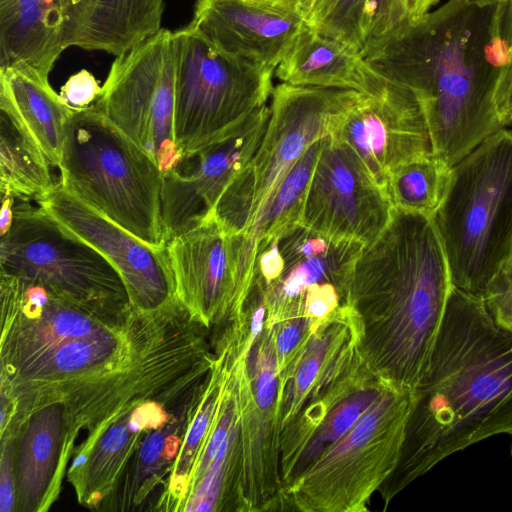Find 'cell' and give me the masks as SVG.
I'll return each instance as SVG.
<instances>
[{
    "instance_id": "cell-1",
    "label": "cell",
    "mask_w": 512,
    "mask_h": 512,
    "mask_svg": "<svg viewBox=\"0 0 512 512\" xmlns=\"http://www.w3.org/2000/svg\"><path fill=\"white\" fill-rule=\"evenodd\" d=\"M361 52L378 74L415 94L434 154L448 166L503 128L495 95L511 49L500 38L496 5L448 0Z\"/></svg>"
},
{
    "instance_id": "cell-2",
    "label": "cell",
    "mask_w": 512,
    "mask_h": 512,
    "mask_svg": "<svg viewBox=\"0 0 512 512\" xmlns=\"http://www.w3.org/2000/svg\"><path fill=\"white\" fill-rule=\"evenodd\" d=\"M414 403L393 488L498 434L512 436V334L452 287Z\"/></svg>"
},
{
    "instance_id": "cell-3",
    "label": "cell",
    "mask_w": 512,
    "mask_h": 512,
    "mask_svg": "<svg viewBox=\"0 0 512 512\" xmlns=\"http://www.w3.org/2000/svg\"><path fill=\"white\" fill-rule=\"evenodd\" d=\"M452 287L433 217L393 207L387 226L357 258L345 304L361 324V353L384 382L418 384Z\"/></svg>"
},
{
    "instance_id": "cell-4",
    "label": "cell",
    "mask_w": 512,
    "mask_h": 512,
    "mask_svg": "<svg viewBox=\"0 0 512 512\" xmlns=\"http://www.w3.org/2000/svg\"><path fill=\"white\" fill-rule=\"evenodd\" d=\"M1 301V400L11 409L2 432H16L33 412L122 368L142 329L134 309L113 323L51 292L40 306Z\"/></svg>"
},
{
    "instance_id": "cell-5",
    "label": "cell",
    "mask_w": 512,
    "mask_h": 512,
    "mask_svg": "<svg viewBox=\"0 0 512 512\" xmlns=\"http://www.w3.org/2000/svg\"><path fill=\"white\" fill-rule=\"evenodd\" d=\"M454 287L484 299L512 255V131L501 128L451 167L433 217Z\"/></svg>"
},
{
    "instance_id": "cell-6",
    "label": "cell",
    "mask_w": 512,
    "mask_h": 512,
    "mask_svg": "<svg viewBox=\"0 0 512 512\" xmlns=\"http://www.w3.org/2000/svg\"><path fill=\"white\" fill-rule=\"evenodd\" d=\"M58 168L69 193L143 242L166 247L163 173L95 104L69 117Z\"/></svg>"
},
{
    "instance_id": "cell-7",
    "label": "cell",
    "mask_w": 512,
    "mask_h": 512,
    "mask_svg": "<svg viewBox=\"0 0 512 512\" xmlns=\"http://www.w3.org/2000/svg\"><path fill=\"white\" fill-rule=\"evenodd\" d=\"M18 200L9 227L0 233V274L39 284L103 319L126 321L133 308L111 262L41 205Z\"/></svg>"
},
{
    "instance_id": "cell-8",
    "label": "cell",
    "mask_w": 512,
    "mask_h": 512,
    "mask_svg": "<svg viewBox=\"0 0 512 512\" xmlns=\"http://www.w3.org/2000/svg\"><path fill=\"white\" fill-rule=\"evenodd\" d=\"M363 96L356 90L287 83L273 88L262 142L213 211L227 235L250 230L296 161L315 141L331 135Z\"/></svg>"
},
{
    "instance_id": "cell-9",
    "label": "cell",
    "mask_w": 512,
    "mask_h": 512,
    "mask_svg": "<svg viewBox=\"0 0 512 512\" xmlns=\"http://www.w3.org/2000/svg\"><path fill=\"white\" fill-rule=\"evenodd\" d=\"M174 135L183 157L232 135L273 91L274 71L227 56L187 27L173 31Z\"/></svg>"
},
{
    "instance_id": "cell-10",
    "label": "cell",
    "mask_w": 512,
    "mask_h": 512,
    "mask_svg": "<svg viewBox=\"0 0 512 512\" xmlns=\"http://www.w3.org/2000/svg\"><path fill=\"white\" fill-rule=\"evenodd\" d=\"M414 403L413 390L387 383L353 426L294 484L303 510H349L398 466Z\"/></svg>"
},
{
    "instance_id": "cell-11",
    "label": "cell",
    "mask_w": 512,
    "mask_h": 512,
    "mask_svg": "<svg viewBox=\"0 0 512 512\" xmlns=\"http://www.w3.org/2000/svg\"><path fill=\"white\" fill-rule=\"evenodd\" d=\"M95 105L163 174L185 160L174 135L173 31L162 28L113 61Z\"/></svg>"
},
{
    "instance_id": "cell-12",
    "label": "cell",
    "mask_w": 512,
    "mask_h": 512,
    "mask_svg": "<svg viewBox=\"0 0 512 512\" xmlns=\"http://www.w3.org/2000/svg\"><path fill=\"white\" fill-rule=\"evenodd\" d=\"M393 204L360 156L331 135L316 162L301 224L328 238L370 245L390 221Z\"/></svg>"
},
{
    "instance_id": "cell-13",
    "label": "cell",
    "mask_w": 512,
    "mask_h": 512,
    "mask_svg": "<svg viewBox=\"0 0 512 512\" xmlns=\"http://www.w3.org/2000/svg\"><path fill=\"white\" fill-rule=\"evenodd\" d=\"M36 203L111 262L125 283L133 309L151 313L177 299L166 247L143 242L69 193L60 182Z\"/></svg>"
},
{
    "instance_id": "cell-14",
    "label": "cell",
    "mask_w": 512,
    "mask_h": 512,
    "mask_svg": "<svg viewBox=\"0 0 512 512\" xmlns=\"http://www.w3.org/2000/svg\"><path fill=\"white\" fill-rule=\"evenodd\" d=\"M347 143L387 192L389 173L415 158L434 154L429 126L415 94L386 79L383 88L354 104L331 134Z\"/></svg>"
},
{
    "instance_id": "cell-15",
    "label": "cell",
    "mask_w": 512,
    "mask_h": 512,
    "mask_svg": "<svg viewBox=\"0 0 512 512\" xmlns=\"http://www.w3.org/2000/svg\"><path fill=\"white\" fill-rule=\"evenodd\" d=\"M270 112V105L260 107L232 135L189 157L193 162L185 172L163 174L161 221L166 244L213 213L224 190L258 150Z\"/></svg>"
},
{
    "instance_id": "cell-16",
    "label": "cell",
    "mask_w": 512,
    "mask_h": 512,
    "mask_svg": "<svg viewBox=\"0 0 512 512\" xmlns=\"http://www.w3.org/2000/svg\"><path fill=\"white\" fill-rule=\"evenodd\" d=\"M304 26L298 12L260 0H197L186 27L222 54L275 71Z\"/></svg>"
},
{
    "instance_id": "cell-17",
    "label": "cell",
    "mask_w": 512,
    "mask_h": 512,
    "mask_svg": "<svg viewBox=\"0 0 512 512\" xmlns=\"http://www.w3.org/2000/svg\"><path fill=\"white\" fill-rule=\"evenodd\" d=\"M89 16V0H0V70L49 82L60 55L78 47Z\"/></svg>"
},
{
    "instance_id": "cell-18",
    "label": "cell",
    "mask_w": 512,
    "mask_h": 512,
    "mask_svg": "<svg viewBox=\"0 0 512 512\" xmlns=\"http://www.w3.org/2000/svg\"><path fill=\"white\" fill-rule=\"evenodd\" d=\"M177 299L203 325L231 315L235 289L233 239L211 213L166 244Z\"/></svg>"
},
{
    "instance_id": "cell-19",
    "label": "cell",
    "mask_w": 512,
    "mask_h": 512,
    "mask_svg": "<svg viewBox=\"0 0 512 512\" xmlns=\"http://www.w3.org/2000/svg\"><path fill=\"white\" fill-rule=\"evenodd\" d=\"M281 272L263 285L264 302L272 315L303 312V300L313 285L334 284L347 297L354 267L364 245L326 237L301 223L274 238Z\"/></svg>"
},
{
    "instance_id": "cell-20",
    "label": "cell",
    "mask_w": 512,
    "mask_h": 512,
    "mask_svg": "<svg viewBox=\"0 0 512 512\" xmlns=\"http://www.w3.org/2000/svg\"><path fill=\"white\" fill-rule=\"evenodd\" d=\"M9 440L16 510H47L57 498L67 465L63 407L52 404L33 412Z\"/></svg>"
},
{
    "instance_id": "cell-21",
    "label": "cell",
    "mask_w": 512,
    "mask_h": 512,
    "mask_svg": "<svg viewBox=\"0 0 512 512\" xmlns=\"http://www.w3.org/2000/svg\"><path fill=\"white\" fill-rule=\"evenodd\" d=\"M274 74L281 83L350 89L366 95L376 94L386 83L359 49L306 24Z\"/></svg>"
},
{
    "instance_id": "cell-22",
    "label": "cell",
    "mask_w": 512,
    "mask_h": 512,
    "mask_svg": "<svg viewBox=\"0 0 512 512\" xmlns=\"http://www.w3.org/2000/svg\"><path fill=\"white\" fill-rule=\"evenodd\" d=\"M325 138L315 141L296 161L250 230L232 237L235 253L234 310L242 307L249 292L259 252L274 238L301 223L308 186Z\"/></svg>"
},
{
    "instance_id": "cell-23",
    "label": "cell",
    "mask_w": 512,
    "mask_h": 512,
    "mask_svg": "<svg viewBox=\"0 0 512 512\" xmlns=\"http://www.w3.org/2000/svg\"><path fill=\"white\" fill-rule=\"evenodd\" d=\"M0 96L11 104L51 166H59L71 110L46 82L17 69L0 70Z\"/></svg>"
},
{
    "instance_id": "cell-24",
    "label": "cell",
    "mask_w": 512,
    "mask_h": 512,
    "mask_svg": "<svg viewBox=\"0 0 512 512\" xmlns=\"http://www.w3.org/2000/svg\"><path fill=\"white\" fill-rule=\"evenodd\" d=\"M41 147L6 98L0 96V190L35 201L52 191L53 182Z\"/></svg>"
},
{
    "instance_id": "cell-25",
    "label": "cell",
    "mask_w": 512,
    "mask_h": 512,
    "mask_svg": "<svg viewBox=\"0 0 512 512\" xmlns=\"http://www.w3.org/2000/svg\"><path fill=\"white\" fill-rule=\"evenodd\" d=\"M90 16L78 47L120 56L158 33L165 0H89Z\"/></svg>"
},
{
    "instance_id": "cell-26",
    "label": "cell",
    "mask_w": 512,
    "mask_h": 512,
    "mask_svg": "<svg viewBox=\"0 0 512 512\" xmlns=\"http://www.w3.org/2000/svg\"><path fill=\"white\" fill-rule=\"evenodd\" d=\"M450 170L435 154L397 166L387 181L393 206L434 217L446 192Z\"/></svg>"
},
{
    "instance_id": "cell-27",
    "label": "cell",
    "mask_w": 512,
    "mask_h": 512,
    "mask_svg": "<svg viewBox=\"0 0 512 512\" xmlns=\"http://www.w3.org/2000/svg\"><path fill=\"white\" fill-rule=\"evenodd\" d=\"M368 3L369 0H313L303 19L310 29L362 51Z\"/></svg>"
},
{
    "instance_id": "cell-28",
    "label": "cell",
    "mask_w": 512,
    "mask_h": 512,
    "mask_svg": "<svg viewBox=\"0 0 512 512\" xmlns=\"http://www.w3.org/2000/svg\"><path fill=\"white\" fill-rule=\"evenodd\" d=\"M382 392L383 389L375 387L364 388L349 394L346 399L340 400V403L332 408L330 414L324 416L322 424L306 442L295 465L300 470L298 474L300 475L340 439Z\"/></svg>"
},
{
    "instance_id": "cell-29",
    "label": "cell",
    "mask_w": 512,
    "mask_h": 512,
    "mask_svg": "<svg viewBox=\"0 0 512 512\" xmlns=\"http://www.w3.org/2000/svg\"><path fill=\"white\" fill-rule=\"evenodd\" d=\"M484 302L493 320L512 334V255L492 280Z\"/></svg>"
},
{
    "instance_id": "cell-30",
    "label": "cell",
    "mask_w": 512,
    "mask_h": 512,
    "mask_svg": "<svg viewBox=\"0 0 512 512\" xmlns=\"http://www.w3.org/2000/svg\"><path fill=\"white\" fill-rule=\"evenodd\" d=\"M406 21L408 17L404 0H369L365 46L393 32Z\"/></svg>"
},
{
    "instance_id": "cell-31",
    "label": "cell",
    "mask_w": 512,
    "mask_h": 512,
    "mask_svg": "<svg viewBox=\"0 0 512 512\" xmlns=\"http://www.w3.org/2000/svg\"><path fill=\"white\" fill-rule=\"evenodd\" d=\"M101 91L102 87L93 74L83 69L69 77L59 95L71 110L79 111L91 106Z\"/></svg>"
},
{
    "instance_id": "cell-32",
    "label": "cell",
    "mask_w": 512,
    "mask_h": 512,
    "mask_svg": "<svg viewBox=\"0 0 512 512\" xmlns=\"http://www.w3.org/2000/svg\"><path fill=\"white\" fill-rule=\"evenodd\" d=\"M256 401L261 409H268L276 395V366L268 341L263 347L257 368Z\"/></svg>"
},
{
    "instance_id": "cell-33",
    "label": "cell",
    "mask_w": 512,
    "mask_h": 512,
    "mask_svg": "<svg viewBox=\"0 0 512 512\" xmlns=\"http://www.w3.org/2000/svg\"><path fill=\"white\" fill-rule=\"evenodd\" d=\"M327 346V340L316 341L310 348V352L305 355V359L301 360L294 379V400H298L313 384L322 366Z\"/></svg>"
},
{
    "instance_id": "cell-34",
    "label": "cell",
    "mask_w": 512,
    "mask_h": 512,
    "mask_svg": "<svg viewBox=\"0 0 512 512\" xmlns=\"http://www.w3.org/2000/svg\"><path fill=\"white\" fill-rule=\"evenodd\" d=\"M0 511L16 510V491L13 472V446L10 440L1 444Z\"/></svg>"
},
{
    "instance_id": "cell-35",
    "label": "cell",
    "mask_w": 512,
    "mask_h": 512,
    "mask_svg": "<svg viewBox=\"0 0 512 512\" xmlns=\"http://www.w3.org/2000/svg\"><path fill=\"white\" fill-rule=\"evenodd\" d=\"M496 109L503 127L512 122V50L508 63L502 69L495 95Z\"/></svg>"
},
{
    "instance_id": "cell-36",
    "label": "cell",
    "mask_w": 512,
    "mask_h": 512,
    "mask_svg": "<svg viewBox=\"0 0 512 512\" xmlns=\"http://www.w3.org/2000/svg\"><path fill=\"white\" fill-rule=\"evenodd\" d=\"M303 317L290 320L281 329L276 338V349L279 356L290 353L298 344L303 331Z\"/></svg>"
},
{
    "instance_id": "cell-37",
    "label": "cell",
    "mask_w": 512,
    "mask_h": 512,
    "mask_svg": "<svg viewBox=\"0 0 512 512\" xmlns=\"http://www.w3.org/2000/svg\"><path fill=\"white\" fill-rule=\"evenodd\" d=\"M500 38L512 50V0L496 5Z\"/></svg>"
},
{
    "instance_id": "cell-38",
    "label": "cell",
    "mask_w": 512,
    "mask_h": 512,
    "mask_svg": "<svg viewBox=\"0 0 512 512\" xmlns=\"http://www.w3.org/2000/svg\"><path fill=\"white\" fill-rule=\"evenodd\" d=\"M439 0H404L408 20L417 19L428 13Z\"/></svg>"
},
{
    "instance_id": "cell-39",
    "label": "cell",
    "mask_w": 512,
    "mask_h": 512,
    "mask_svg": "<svg viewBox=\"0 0 512 512\" xmlns=\"http://www.w3.org/2000/svg\"><path fill=\"white\" fill-rule=\"evenodd\" d=\"M276 6L291 9L304 17L313 0H260Z\"/></svg>"
},
{
    "instance_id": "cell-40",
    "label": "cell",
    "mask_w": 512,
    "mask_h": 512,
    "mask_svg": "<svg viewBox=\"0 0 512 512\" xmlns=\"http://www.w3.org/2000/svg\"><path fill=\"white\" fill-rule=\"evenodd\" d=\"M468 2L477 5V6H491V5H497L503 2H506L507 0H467Z\"/></svg>"
},
{
    "instance_id": "cell-41",
    "label": "cell",
    "mask_w": 512,
    "mask_h": 512,
    "mask_svg": "<svg viewBox=\"0 0 512 512\" xmlns=\"http://www.w3.org/2000/svg\"><path fill=\"white\" fill-rule=\"evenodd\" d=\"M511 452H512V446H511Z\"/></svg>"
},
{
    "instance_id": "cell-42",
    "label": "cell",
    "mask_w": 512,
    "mask_h": 512,
    "mask_svg": "<svg viewBox=\"0 0 512 512\" xmlns=\"http://www.w3.org/2000/svg\"><path fill=\"white\" fill-rule=\"evenodd\" d=\"M511 124H512V122H511Z\"/></svg>"
}]
</instances>
